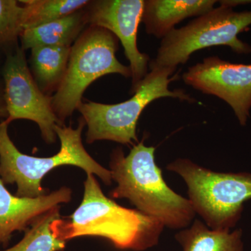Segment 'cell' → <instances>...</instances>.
Returning <instances> with one entry per match:
<instances>
[{
  "label": "cell",
  "instance_id": "8992f818",
  "mask_svg": "<svg viewBox=\"0 0 251 251\" xmlns=\"http://www.w3.org/2000/svg\"><path fill=\"white\" fill-rule=\"evenodd\" d=\"M118 41L110 31L90 25L72 46L65 74L51 97L60 126L82 103L86 89L99 77L111 74L131 77L130 67L117 58Z\"/></svg>",
  "mask_w": 251,
  "mask_h": 251
},
{
  "label": "cell",
  "instance_id": "52a82bcc",
  "mask_svg": "<svg viewBox=\"0 0 251 251\" xmlns=\"http://www.w3.org/2000/svg\"><path fill=\"white\" fill-rule=\"evenodd\" d=\"M251 25V11L237 12L220 4L162 39L156 57L150 65L176 69L186 64L193 52L212 46H227L235 53L251 54V46L238 38Z\"/></svg>",
  "mask_w": 251,
  "mask_h": 251
},
{
  "label": "cell",
  "instance_id": "9a60e30c",
  "mask_svg": "<svg viewBox=\"0 0 251 251\" xmlns=\"http://www.w3.org/2000/svg\"><path fill=\"white\" fill-rule=\"evenodd\" d=\"M72 46H41L31 49L34 79L43 92L57 90L67 69Z\"/></svg>",
  "mask_w": 251,
  "mask_h": 251
},
{
  "label": "cell",
  "instance_id": "4fadbf2b",
  "mask_svg": "<svg viewBox=\"0 0 251 251\" xmlns=\"http://www.w3.org/2000/svg\"><path fill=\"white\" fill-rule=\"evenodd\" d=\"M82 10L38 27L24 29L20 36L21 48L25 50L41 46H72L87 24V14Z\"/></svg>",
  "mask_w": 251,
  "mask_h": 251
},
{
  "label": "cell",
  "instance_id": "7a4b0ae2",
  "mask_svg": "<svg viewBox=\"0 0 251 251\" xmlns=\"http://www.w3.org/2000/svg\"><path fill=\"white\" fill-rule=\"evenodd\" d=\"M80 206L70 220L59 219L54 227L64 241L82 236L107 239L122 250L143 251L159 242L164 226L138 209L124 207L104 195L94 175H87Z\"/></svg>",
  "mask_w": 251,
  "mask_h": 251
},
{
  "label": "cell",
  "instance_id": "2e32d148",
  "mask_svg": "<svg viewBox=\"0 0 251 251\" xmlns=\"http://www.w3.org/2000/svg\"><path fill=\"white\" fill-rule=\"evenodd\" d=\"M59 207L36 219L25 231L24 237L14 247L0 251H61L65 248L66 242L59 237L54 221L60 218Z\"/></svg>",
  "mask_w": 251,
  "mask_h": 251
},
{
  "label": "cell",
  "instance_id": "ffe728a7",
  "mask_svg": "<svg viewBox=\"0 0 251 251\" xmlns=\"http://www.w3.org/2000/svg\"><path fill=\"white\" fill-rule=\"evenodd\" d=\"M220 4L226 5L229 7L234 8L239 5L251 4V0H224L219 1Z\"/></svg>",
  "mask_w": 251,
  "mask_h": 251
},
{
  "label": "cell",
  "instance_id": "277c9868",
  "mask_svg": "<svg viewBox=\"0 0 251 251\" xmlns=\"http://www.w3.org/2000/svg\"><path fill=\"white\" fill-rule=\"evenodd\" d=\"M182 178L196 214L216 230H230L242 217L244 202L251 200V173H219L188 158L167 165Z\"/></svg>",
  "mask_w": 251,
  "mask_h": 251
},
{
  "label": "cell",
  "instance_id": "ba28073f",
  "mask_svg": "<svg viewBox=\"0 0 251 251\" xmlns=\"http://www.w3.org/2000/svg\"><path fill=\"white\" fill-rule=\"evenodd\" d=\"M4 93L8 123L17 120L34 122L48 144L56 141L54 131L59 125L52 106L51 97L39 88L28 67L24 50L18 47L7 54L2 69Z\"/></svg>",
  "mask_w": 251,
  "mask_h": 251
},
{
  "label": "cell",
  "instance_id": "8fae6325",
  "mask_svg": "<svg viewBox=\"0 0 251 251\" xmlns=\"http://www.w3.org/2000/svg\"><path fill=\"white\" fill-rule=\"evenodd\" d=\"M70 188L62 187L39 197H18L6 189L0 178V245L7 247L16 231H25L41 216L72 200Z\"/></svg>",
  "mask_w": 251,
  "mask_h": 251
},
{
  "label": "cell",
  "instance_id": "3957f363",
  "mask_svg": "<svg viewBox=\"0 0 251 251\" xmlns=\"http://www.w3.org/2000/svg\"><path fill=\"white\" fill-rule=\"evenodd\" d=\"M9 124L0 123V178L4 184H16L18 197L34 198L46 195L41 181L49 172L59 166L78 167L87 175H95L104 184L112 182L111 173L97 163L86 151L82 132L86 125L80 119L78 126L56 125L54 131L60 140V150L50 157H35L21 152L8 133Z\"/></svg>",
  "mask_w": 251,
  "mask_h": 251
},
{
  "label": "cell",
  "instance_id": "5bb4252c",
  "mask_svg": "<svg viewBox=\"0 0 251 251\" xmlns=\"http://www.w3.org/2000/svg\"><path fill=\"white\" fill-rule=\"evenodd\" d=\"M241 229L216 230L201 220H194L191 226L181 229L175 238L182 251H244Z\"/></svg>",
  "mask_w": 251,
  "mask_h": 251
},
{
  "label": "cell",
  "instance_id": "ac0fdd59",
  "mask_svg": "<svg viewBox=\"0 0 251 251\" xmlns=\"http://www.w3.org/2000/svg\"><path fill=\"white\" fill-rule=\"evenodd\" d=\"M16 0H0V46L12 45L23 31V6Z\"/></svg>",
  "mask_w": 251,
  "mask_h": 251
},
{
  "label": "cell",
  "instance_id": "d6986e66",
  "mask_svg": "<svg viewBox=\"0 0 251 251\" xmlns=\"http://www.w3.org/2000/svg\"><path fill=\"white\" fill-rule=\"evenodd\" d=\"M7 117L8 112L4 99V86H1L0 82V120L4 118L6 120Z\"/></svg>",
  "mask_w": 251,
  "mask_h": 251
},
{
  "label": "cell",
  "instance_id": "30bf717a",
  "mask_svg": "<svg viewBox=\"0 0 251 251\" xmlns=\"http://www.w3.org/2000/svg\"><path fill=\"white\" fill-rule=\"evenodd\" d=\"M144 0H100L94 1L87 14L90 25L103 28L121 41L131 71L134 93L148 74L150 57L138 50V27L142 22Z\"/></svg>",
  "mask_w": 251,
  "mask_h": 251
},
{
  "label": "cell",
  "instance_id": "9c48e42d",
  "mask_svg": "<svg viewBox=\"0 0 251 251\" xmlns=\"http://www.w3.org/2000/svg\"><path fill=\"white\" fill-rule=\"evenodd\" d=\"M183 79L193 88L224 100L233 110L239 124L247 125L251 108V64L206 57L190 67Z\"/></svg>",
  "mask_w": 251,
  "mask_h": 251
},
{
  "label": "cell",
  "instance_id": "5b68a950",
  "mask_svg": "<svg viewBox=\"0 0 251 251\" xmlns=\"http://www.w3.org/2000/svg\"><path fill=\"white\" fill-rule=\"evenodd\" d=\"M149 67L151 71L128 100L117 104L92 101L80 104L77 110L88 128L86 134L87 143L110 140L123 145H133L138 142L136 127L140 115L153 100L171 97L190 103L195 101L184 90H170V84L178 79V75H174L176 69Z\"/></svg>",
  "mask_w": 251,
  "mask_h": 251
},
{
  "label": "cell",
  "instance_id": "e0dca14e",
  "mask_svg": "<svg viewBox=\"0 0 251 251\" xmlns=\"http://www.w3.org/2000/svg\"><path fill=\"white\" fill-rule=\"evenodd\" d=\"M23 6V30L38 27L81 11L88 0H26Z\"/></svg>",
  "mask_w": 251,
  "mask_h": 251
},
{
  "label": "cell",
  "instance_id": "7c38bea8",
  "mask_svg": "<svg viewBox=\"0 0 251 251\" xmlns=\"http://www.w3.org/2000/svg\"><path fill=\"white\" fill-rule=\"evenodd\" d=\"M216 2L215 0H145L142 22L148 34L163 39L183 20L209 12Z\"/></svg>",
  "mask_w": 251,
  "mask_h": 251
},
{
  "label": "cell",
  "instance_id": "6da1fadb",
  "mask_svg": "<svg viewBox=\"0 0 251 251\" xmlns=\"http://www.w3.org/2000/svg\"><path fill=\"white\" fill-rule=\"evenodd\" d=\"M155 148L138 143L125 156L121 148L112 151L110 171L117 186L114 199H127L145 215L172 229L186 228L196 213L188 198L175 192L163 179L155 161Z\"/></svg>",
  "mask_w": 251,
  "mask_h": 251
}]
</instances>
